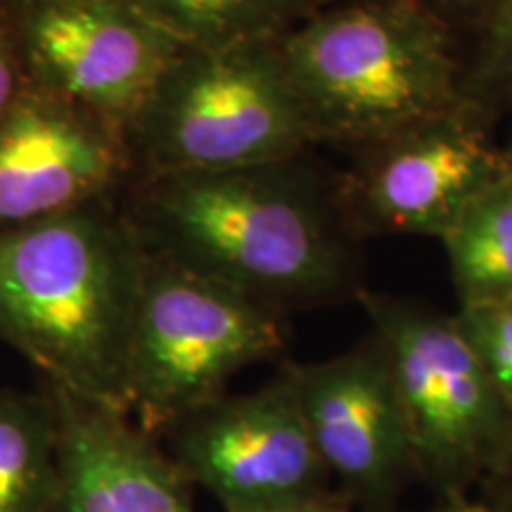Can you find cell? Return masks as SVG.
I'll list each match as a JSON object with an SVG mask.
<instances>
[{
    "mask_svg": "<svg viewBox=\"0 0 512 512\" xmlns=\"http://www.w3.org/2000/svg\"><path fill=\"white\" fill-rule=\"evenodd\" d=\"M145 247L280 313L358 297L349 226L304 157L140 178L128 216Z\"/></svg>",
    "mask_w": 512,
    "mask_h": 512,
    "instance_id": "obj_1",
    "label": "cell"
},
{
    "mask_svg": "<svg viewBox=\"0 0 512 512\" xmlns=\"http://www.w3.org/2000/svg\"><path fill=\"white\" fill-rule=\"evenodd\" d=\"M147 247L107 204L0 230V342L46 384L126 413L124 368Z\"/></svg>",
    "mask_w": 512,
    "mask_h": 512,
    "instance_id": "obj_2",
    "label": "cell"
},
{
    "mask_svg": "<svg viewBox=\"0 0 512 512\" xmlns=\"http://www.w3.org/2000/svg\"><path fill=\"white\" fill-rule=\"evenodd\" d=\"M280 53L318 145L358 150L467 105L451 29L425 0L325 5Z\"/></svg>",
    "mask_w": 512,
    "mask_h": 512,
    "instance_id": "obj_3",
    "label": "cell"
},
{
    "mask_svg": "<svg viewBox=\"0 0 512 512\" xmlns=\"http://www.w3.org/2000/svg\"><path fill=\"white\" fill-rule=\"evenodd\" d=\"M313 145L280 38L188 46L128 131L143 178L292 162Z\"/></svg>",
    "mask_w": 512,
    "mask_h": 512,
    "instance_id": "obj_4",
    "label": "cell"
},
{
    "mask_svg": "<svg viewBox=\"0 0 512 512\" xmlns=\"http://www.w3.org/2000/svg\"><path fill=\"white\" fill-rule=\"evenodd\" d=\"M283 349L280 313L147 249L126 351V413L145 432L166 434Z\"/></svg>",
    "mask_w": 512,
    "mask_h": 512,
    "instance_id": "obj_5",
    "label": "cell"
},
{
    "mask_svg": "<svg viewBox=\"0 0 512 512\" xmlns=\"http://www.w3.org/2000/svg\"><path fill=\"white\" fill-rule=\"evenodd\" d=\"M358 302L387 351L420 482L437 498H458L508 470L512 413L456 313L366 290Z\"/></svg>",
    "mask_w": 512,
    "mask_h": 512,
    "instance_id": "obj_6",
    "label": "cell"
},
{
    "mask_svg": "<svg viewBox=\"0 0 512 512\" xmlns=\"http://www.w3.org/2000/svg\"><path fill=\"white\" fill-rule=\"evenodd\" d=\"M508 166V152L489 136V117L467 102L358 147L337 200L351 233L441 242Z\"/></svg>",
    "mask_w": 512,
    "mask_h": 512,
    "instance_id": "obj_7",
    "label": "cell"
},
{
    "mask_svg": "<svg viewBox=\"0 0 512 512\" xmlns=\"http://www.w3.org/2000/svg\"><path fill=\"white\" fill-rule=\"evenodd\" d=\"M171 458L223 512H266L335 494L313 446L292 363L245 394H223L171 427Z\"/></svg>",
    "mask_w": 512,
    "mask_h": 512,
    "instance_id": "obj_8",
    "label": "cell"
},
{
    "mask_svg": "<svg viewBox=\"0 0 512 512\" xmlns=\"http://www.w3.org/2000/svg\"><path fill=\"white\" fill-rule=\"evenodd\" d=\"M31 86L131 131L185 43L119 0H29L12 8Z\"/></svg>",
    "mask_w": 512,
    "mask_h": 512,
    "instance_id": "obj_9",
    "label": "cell"
},
{
    "mask_svg": "<svg viewBox=\"0 0 512 512\" xmlns=\"http://www.w3.org/2000/svg\"><path fill=\"white\" fill-rule=\"evenodd\" d=\"M299 403L332 489L358 512H396L420 482L392 366L373 330L325 361L292 363Z\"/></svg>",
    "mask_w": 512,
    "mask_h": 512,
    "instance_id": "obj_10",
    "label": "cell"
},
{
    "mask_svg": "<svg viewBox=\"0 0 512 512\" xmlns=\"http://www.w3.org/2000/svg\"><path fill=\"white\" fill-rule=\"evenodd\" d=\"M131 171L126 133L27 83L0 121V230L102 204Z\"/></svg>",
    "mask_w": 512,
    "mask_h": 512,
    "instance_id": "obj_11",
    "label": "cell"
},
{
    "mask_svg": "<svg viewBox=\"0 0 512 512\" xmlns=\"http://www.w3.org/2000/svg\"><path fill=\"white\" fill-rule=\"evenodd\" d=\"M57 432L55 512H195L181 467L131 415L46 384Z\"/></svg>",
    "mask_w": 512,
    "mask_h": 512,
    "instance_id": "obj_12",
    "label": "cell"
},
{
    "mask_svg": "<svg viewBox=\"0 0 512 512\" xmlns=\"http://www.w3.org/2000/svg\"><path fill=\"white\" fill-rule=\"evenodd\" d=\"M458 309L512 299V162L441 240Z\"/></svg>",
    "mask_w": 512,
    "mask_h": 512,
    "instance_id": "obj_13",
    "label": "cell"
},
{
    "mask_svg": "<svg viewBox=\"0 0 512 512\" xmlns=\"http://www.w3.org/2000/svg\"><path fill=\"white\" fill-rule=\"evenodd\" d=\"M57 432L46 389H0V512H55Z\"/></svg>",
    "mask_w": 512,
    "mask_h": 512,
    "instance_id": "obj_14",
    "label": "cell"
},
{
    "mask_svg": "<svg viewBox=\"0 0 512 512\" xmlns=\"http://www.w3.org/2000/svg\"><path fill=\"white\" fill-rule=\"evenodd\" d=\"M185 46L280 38L328 0H119Z\"/></svg>",
    "mask_w": 512,
    "mask_h": 512,
    "instance_id": "obj_15",
    "label": "cell"
},
{
    "mask_svg": "<svg viewBox=\"0 0 512 512\" xmlns=\"http://www.w3.org/2000/svg\"><path fill=\"white\" fill-rule=\"evenodd\" d=\"M479 41L465 64V98L486 117L512 102V0H496L479 22Z\"/></svg>",
    "mask_w": 512,
    "mask_h": 512,
    "instance_id": "obj_16",
    "label": "cell"
},
{
    "mask_svg": "<svg viewBox=\"0 0 512 512\" xmlns=\"http://www.w3.org/2000/svg\"><path fill=\"white\" fill-rule=\"evenodd\" d=\"M456 320L512 413V299L456 309Z\"/></svg>",
    "mask_w": 512,
    "mask_h": 512,
    "instance_id": "obj_17",
    "label": "cell"
},
{
    "mask_svg": "<svg viewBox=\"0 0 512 512\" xmlns=\"http://www.w3.org/2000/svg\"><path fill=\"white\" fill-rule=\"evenodd\" d=\"M27 83V72L19 55L15 17H12L10 5L0 0V121L12 110Z\"/></svg>",
    "mask_w": 512,
    "mask_h": 512,
    "instance_id": "obj_18",
    "label": "cell"
},
{
    "mask_svg": "<svg viewBox=\"0 0 512 512\" xmlns=\"http://www.w3.org/2000/svg\"><path fill=\"white\" fill-rule=\"evenodd\" d=\"M479 501L491 505L496 512H512V465L479 486Z\"/></svg>",
    "mask_w": 512,
    "mask_h": 512,
    "instance_id": "obj_19",
    "label": "cell"
},
{
    "mask_svg": "<svg viewBox=\"0 0 512 512\" xmlns=\"http://www.w3.org/2000/svg\"><path fill=\"white\" fill-rule=\"evenodd\" d=\"M434 12H439L441 17L456 15V17H475L477 22H482L486 12L496 5V0H425Z\"/></svg>",
    "mask_w": 512,
    "mask_h": 512,
    "instance_id": "obj_20",
    "label": "cell"
},
{
    "mask_svg": "<svg viewBox=\"0 0 512 512\" xmlns=\"http://www.w3.org/2000/svg\"><path fill=\"white\" fill-rule=\"evenodd\" d=\"M266 512H358L339 498L337 494L325 496V498H313V501L283 505V508H273Z\"/></svg>",
    "mask_w": 512,
    "mask_h": 512,
    "instance_id": "obj_21",
    "label": "cell"
},
{
    "mask_svg": "<svg viewBox=\"0 0 512 512\" xmlns=\"http://www.w3.org/2000/svg\"><path fill=\"white\" fill-rule=\"evenodd\" d=\"M427 512H496L491 505L472 496H458V498H437Z\"/></svg>",
    "mask_w": 512,
    "mask_h": 512,
    "instance_id": "obj_22",
    "label": "cell"
},
{
    "mask_svg": "<svg viewBox=\"0 0 512 512\" xmlns=\"http://www.w3.org/2000/svg\"><path fill=\"white\" fill-rule=\"evenodd\" d=\"M5 3H8L10 8H17V5H22V3H29V0H5Z\"/></svg>",
    "mask_w": 512,
    "mask_h": 512,
    "instance_id": "obj_23",
    "label": "cell"
},
{
    "mask_svg": "<svg viewBox=\"0 0 512 512\" xmlns=\"http://www.w3.org/2000/svg\"><path fill=\"white\" fill-rule=\"evenodd\" d=\"M505 152H508V159L512 162V143H510V147H505Z\"/></svg>",
    "mask_w": 512,
    "mask_h": 512,
    "instance_id": "obj_24",
    "label": "cell"
}]
</instances>
